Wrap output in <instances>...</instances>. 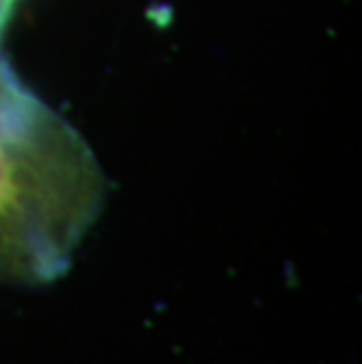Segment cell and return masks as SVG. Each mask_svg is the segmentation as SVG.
<instances>
[{
	"label": "cell",
	"mask_w": 362,
	"mask_h": 364,
	"mask_svg": "<svg viewBox=\"0 0 362 364\" xmlns=\"http://www.w3.org/2000/svg\"><path fill=\"white\" fill-rule=\"evenodd\" d=\"M17 3L19 0H0V38H3V31L7 26V21H10V14Z\"/></svg>",
	"instance_id": "cell-1"
}]
</instances>
